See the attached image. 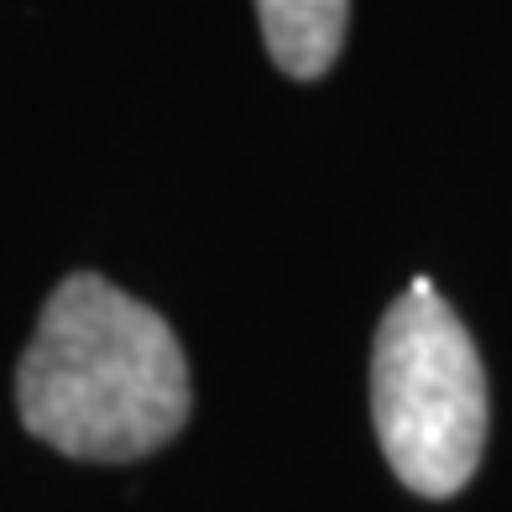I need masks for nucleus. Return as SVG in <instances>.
Returning <instances> with one entry per match:
<instances>
[{"label":"nucleus","instance_id":"f257e3e1","mask_svg":"<svg viewBox=\"0 0 512 512\" xmlns=\"http://www.w3.org/2000/svg\"><path fill=\"white\" fill-rule=\"evenodd\" d=\"M16 408L32 439L74 460H142L189 424L194 387L173 324L100 272L48 293L16 366Z\"/></svg>","mask_w":512,"mask_h":512},{"label":"nucleus","instance_id":"f03ea898","mask_svg":"<svg viewBox=\"0 0 512 512\" xmlns=\"http://www.w3.org/2000/svg\"><path fill=\"white\" fill-rule=\"evenodd\" d=\"M377 445L408 492L455 497L486 450V371L476 340L429 277L387 304L371 345Z\"/></svg>","mask_w":512,"mask_h":512},{"label":"nucleus","instance_id":"7ed1b4c3","mask_svg":"<svg viewBox=\"0 0 512 512\" xmlns=\"http://www.w3.org/2000/svg\"><path fill=\"white\" fill-rule=\"evenodd\" d=\"M351 0H256V27L288 79H324L345 48Z\"/></svg>","mask_w":512,"mask_h":512}]
</instances>
